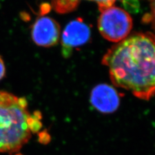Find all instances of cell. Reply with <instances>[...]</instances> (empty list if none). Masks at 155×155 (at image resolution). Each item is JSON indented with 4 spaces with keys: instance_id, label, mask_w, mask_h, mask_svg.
Masks as SVG:
<instances>
[{
    "instance_id": "cell-1",
    "label": "cell",
    "mask_w": 155,
    "mask_h": 155,
    "mask_svg": "<svg viewBox=\"0 0 155 155\" xmlns=\"http://www.w3.org/2000/svg\"><path fill=\"white\" fill-rule=\"evenodd\" d=\"M101 62L115 86L143 100L155 96L154 34L138 32L126 38L110 48Z\"/></svg>"
},
{
    "instance_id": "cell-2",
    "label": "cell",
    "mask_w": 155,
    "mask_h": 155,
    "mask_svg": "<svg viewBox=\"0 0 155 155\" xmlns=\"http://www.w3.org/2000/svg\"><path fill=\"white\" fill-rule=\"evenodd\" d=\"M39 114H32L24 98L0 91V153H15L41 127Z\"/></svg>"
},
{
    "instance_id": "cell-3",
    "label": "cell",
    "mask_w": 155,
    "mask_h": 155,
    "mask_svg": "<svg viewBox=\"0 0 155 155\" xmlns=\"http://www.w3.org/2000/svg\"><path fill=\"white\" fill-rule=\"evenodd\" d=\"M100 12L98 28L101 36L107 40L117 43L127 37L133 28V19L127 11L112 6Z\"/></svg>"
},
{
    "instance_id": "cell-4",
    "label": "cell",
    "mask_w": 155,
    "mask_h": 155,
    "mask_svg": "<svg viewBox=\"0 0 155 155\" xmlns=\"http://www.w3.org/2000/svg\"><path fill=\"white\" fill-rule=\"evenodd\" d=\"M91 38L89 27L83 19L76 18L67 24L62 33V54L69 57L72 50L85 45Z\"/></svg>"
},
{
    "instance_id": "cell-5",
    "label": "cell",
    "mask_w": 155,
    "mask_h": 155,
    "mask_svg": "<svg viewBox=\"0 0 155 155\" xmlns=\"http://www.w3.org/2000/svg\"><path fill=\"white\" fill-rule=\"evenodd\" d=\"M60 36V26L55 19L48 16L38 18L31 27L32 41L38 46L49 47L55 45Z\"/></svg>"
},
{
    "instance_id": "cell-6",
    "label": "cell",
    "mask_w": 155,
    "mask_h": 155,
    "mask_svg": "<svg viewBox=\"0 0 155 155\" xmlns=\"http://www.w3.org/2000/svg\"><path fill=\"white\" fill-rule=\"evenodd\" d=\"M120 98L114 87L106 84L96 85L91 91V102L101 113H113L118 108Z\"/></svg>"
},
{
    "instance_id": "cell-7",
    "label": "cell",
    "mask_w": 155,
    "mask_h": 155,
    "mask_svg": "<svg viewBox=\"0 0 155 155\" xmlns=\"http://www.w3.org/2000/svg\"><path fill=\"white\" fill-rule=\"evenodd\" d=\"M81 0H52V7L59 14L69 13L74 11ZM96 2L100 11L114 5L116 0H87Z\"/></svg>"
},
{
    "instance_id": "cell-8",
    "label": "cell",
    "mask_w": 155,
    "mask_h": 155,
    "mask_svg": "<svg viewBox=\"0 0 155 155\" xmlns=\"http://www.w3.org/2000/svg\"><path fill=\"white\" fill-rule=\"evenodd\" d=\"M150 13L148 16L144 17L143 21L151 23L153 29L155 31V0H150Z\"/></svg>"
},
{
    "instance_id": "cell-9",
    "label": "cell",
    "mask_w": 155,
    "mask_h": 155,
    "mask_svg": "<svg viewBox=\"0 0 155 155\" xmlns=\"http://www.w3.org/2000/svg\"><path fill=\"white\" fill-rule=\"evenodd\" d=\"M5 75V66L2 58L0 56V80H2Z\"/></svg>"
}]
</instances>
